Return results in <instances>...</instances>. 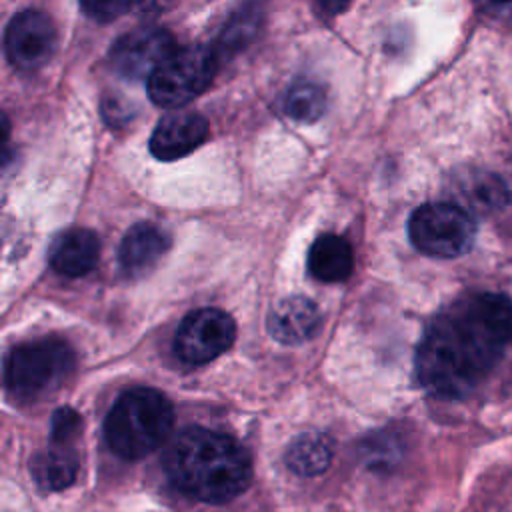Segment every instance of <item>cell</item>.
Returning <instances> with one entry per match:
<instances>
[{
    "label": "cell",
    "instance_id": "cell-1",
    "mask_svg": "<svg viewBox=\"0 0 512 512\" xmlns=\"http://www.w3.org/2000/svg\"><path fill=\"white\" fill-rule=\"evenodd\" d=\"M512 344V300L470 292L438 312L416 348L420 386L446 400L468 396Z\"/></svg>",
    "mask_w": 512,
    "mask_h": 512
},
{
    "label": "cell",
    "instance_id": "cell-2",
    "mask_svg": "<svg viewBox=\"0 0 512 512\" xmlns=\"http://www.w3.org/2000/svg\"><path fill=\"white\" fill-rule=\"evenodd\" d=\"M164 470L180 492L210 504L236 498L252 478L248 452L228 434L202 426L176 434L164 454Z\"/></svg>",
    "mask_w": 512,
    "mask_h": 512
},
{
    "label": "cell",
    "instance_id": "cell-3",
    "mask_svg": "<svg viewBox=\"0 0 512 512\" xmlns=\"http://www.w3.org/2000/svg\"><path fill=\"white\" fill-rule=\"evenodd\" d=\"M174 410L168 398L154 388H130L110 408L104 422L108 446L126 460L154 452L170 434Z\"/></svg>",
    "mask_w": 512,
    "mask_h": 512
},
{
    "label": "cell",
    "instance_id": "cell-4",
    "mask_svg": "<svg viewBox=\"0 0 512 512\" xmlns=\"http://www.w3.org/2000/svg\"><path fill=\"white\" fill-rule=\"evenodd\" d=\"M74 352L60 338L18 344L6 360V388L18 400H38L54 392L72 372Z\"/></svg>",
    "mask_w": 512,
    "mask_h": 512
},
{
    "label": "cell",
    "instance_id": "cell-5",
    "mask_svg": "<svg viewBox=\"0 0 512 512\" xmlns=\"http://www.w3.org/2000/svg\"><path fill=\"white\" fill-rule=\"evenodd\" d=\"M408 236L414 248L434 258L466 254L476 238L470 212L452 202H428L416 208L408 220Z\"/></svg>",
    "mask_w": 512,
    "mask_h": 512
},
{
    "label": "cell",
    "instance_id": "cell-6",
    "mask_svg": "<svg viewBox=\"0 0 512 512\" xmlns=\"http://www.w3.org/2000/svg\"><path fill=\"white\" fill-rule=\"evenodd\" d=\"M216 66V52L206 46L176 48L148 78V96L162 108L184 106L208 88Z\"/></svg>",
    "mask_w": 512,
    "mask_h": 512
},
{
    "label": "cell",
    "instance_id": "cell-7",
    "mask_svg": "<svg viewBox=\"0 0 512 512\" xmlns=\"http://www.w3.org/2000/svg\"><path fill=\"white\" fill-rule=\"evenodd\" d=\"M234 336L236 324L224 310L198 308L180 322L174 336V352L186 364H206L224 354Z\"/></svg>",
    "mask_w": 512,
    "mask_h": 512
},
{
    "label": "cell",
    "instance_id": "cell-8",
    "mask_svg": "<svg viewBox=\"0 0 512 512\" xmlns=\"http://www.w3.org/2000/svg\"><path fill=\"white\" fill-rule=\"evenodd\" d=\"M58 46V34L52 18L42 10L18 12L4 34V48L10 64L32 72L48 64Z\"/></svg>",
    "mask_w": 512,
    "mask_h": 512
},
{
    "label": "cell",
    "instance_id": "cell-9",
    "mask_svg": "<svg viewBox=\"0 0 512 512\" xmlns=\"http://www.w3.org/2000/svg\"><path fill=\"white\" fill-rule=\"evenodd\" d=\"M176 50L168 30L144 26L122 34L110 48L112 68L128 80H146Z\"/></svg>",
    "mask_w": 512,
    "mask_h": 512
},
{
    "label": "cell",
    "instance_id": "cell-10",
    "mask_svg": "<svg viewBox=\"0 0 512 512\" xmlns=\"http://www.w3.org/2000/svg\"><path fill=\"white\" fill-rule=\"evenodd\" d=\"M208 136V120L198 112L166 114L150 136V152L158 160H178L196 150Z\"/></svg>",
    "mask_w": 512,
    "mask_h": 512
},
{
    "label": "cell",
    "instance_id": "cell-11",
    "mask_svg": "<svg viewBox=\"0 0 512 512\" xmlns=\"http://www.w3.org/2000/svg\"><path fill=\"white\" fill-rule=\"evenodd\" d=\"M168 246L170 238L160 226L138 222L124 234L118 246V266L130 278L142 276L156 266Z\"/></svg>",
    "mask_w": 512,
    "mask_h": 512
},
{
    "label": "cell",
    "instance_id": "cell-12",
    "mask_svg": "<svg viewBox=\"0 0 512 512\" xmlns=\"http://www.w3.org/2000/svg\"><path fill=\"white\" fill-rule=\"evenodd\" d=\"M320 328V310L306 296L280 300L268 316L270 334L282 344H302Z\"/></svg>",
    "mask_w": 512,
    "mask_h": 512
},
{
    "label": "cell",
    "instance_id": "cell-13",
    "mask_svg": "<svg viewBox=\"0 0 512 512\" xmlns=\"http://www.w3.org/2000/svg\"><path fill=\"white\" fill-rule=\"evenodd\" d=\"M100 256V240L94 232L84 228H72L64 232L52 252H50V266L68 278L86 276L98 264Z\"/></svg>",
    "mask_w": 512,
    "mask_h": 512
},
{
    "label": "cell",
    "instance_id": "cell-14",
    "mask_svg": "<svg viewBox=\"0 0 512 512\" xmlns=\"http://www.w3.org/2000/svg\"><path fill=\"white\" fill-rule=\"evenodd\" d=\"M354 252L338 234H320L308 250V272L320 282H342L352 274Z\"/></svg>",
    "mask_w": 512,
    "mask_h": 512
},
{
    "label": "cell",
    "instance_id": "cell-15",
    "mask_svg": "<svg viewBox=\"0 0 512 512\" xmlns=\"http://www.w3.org/2000/svg\"><path fill=\"white\" fill-rule=\"evenodd\" d=\"M332 462V442L326 434L304 432L286 450V464L298 476L322 474Z\"/></svg>",
    "mask_w": 512,
    "mask_h": 512
},
{
    "label": "cell",
    "instance_id": "cell-16",
    "mask_svg": "<svg viewBox=\"0 0 512 512\" xmlns=\"http://www.w3.org/2000/svg\"><path fill=\"white\" fill-rule=\"evenodd\" d=\"M30 470L40 488L60 490L74 482L78 462L76 456L64 448V444H54L50 450H44L32 458Z\"/></svg>",
    "mask_w": 512,
    "mask_h": 512
},
{
    "label": "cell",
    "instance_id": "cell-17",
    "mask_svg": "<svg viewBox=\"0 0 512 512\" xmlns=\"http://www.w3.org/2000/svg\"><path fill=\"white\" fill-rule=\"evenodd\" d=\"M260 20L262 14L256 6H244L234 12L218 36V50L224 54H234L244 48L256 36Z\"/></svg>",
    "mask_w": 512,
    "mask_h": 512
},
{
    "label": "cell",
    "instance_id": "cell-18",
    "mask_svg": "<svg viewBox=\"0 0 512 512\" xmlns=\"http://www.w3.org/2000/svg\"><path fill=\"white\" fill-rule=\"evenodd\" d=\"M324 110L326 92L312 82H296L284 98V112L298 122H314Z\"/></svg>",
    "mask_w": 512,
    "mask_h": 512
},
{
    "label": "cell",
    "instance_id": "cell-19",
    "mask_svg": "<svg viewBox=\"0 0 512 512\" xmlns=\"http://www.w3.org/2000/svg\"><path fill=\"white\" fill-rule=\"evenodd\" d=\"M80 416L72 408H60L52 416V442L66 444L78 432Z\"/></svg>",
    "mask_w": 512,
    "mask_h": 512
},
{
    "label": "cell",
    "instance_id": "cell-20",
    "mask_svg": "<svg viewBox=\"0 0 512 512\" xmlns=\"http://www.w3.org/2000/svg\"><path fill=\"white\" fill-rule=\"evenodd\" d=\"M82 10L100 22L116 20L120 14L130 10V4L126 2H82Z\"/></svg>",
    "mask_w": 512,
    "mask_h": 512
}]
</instances>
